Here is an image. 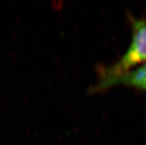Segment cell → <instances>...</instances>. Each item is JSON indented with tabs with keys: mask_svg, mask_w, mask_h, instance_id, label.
<instances>
[{
	"mask_svg": "<svg viewBox=\"0 0 146 145\" xmlns=\"http://www.w3.org/2000/svg\"><path fill=\"white\" fill-rule=\"evenodd\" d=\"M132 30L129 47L120 59L108 66L99 68L98 81L117 77L146 62V19L128 17Z\"/></svg>",
	"mask_w": 146,
	"mask_h": 145,
	"instance_id": "6da1fadb",
	"label": "cell"
},
{
	"mask_svg": "<svg viewBox=\"0 0 146 145\" xmlns=\"http://www.w3.org/2000/svg\"><path fill=\"white\" fill-rule=\"evenodd\" d=\"M116 85H125L146 92V62L117 77L97 81L90 88V93L102 92Z\"/></svg>",
	"mask_w": 146,
	"mask_h": 145,
	"instance_id": "7a4b0ae2",
	"label": "cell"
}]
</instances>
